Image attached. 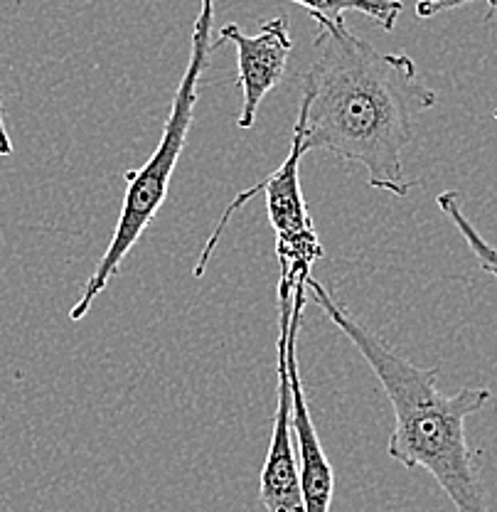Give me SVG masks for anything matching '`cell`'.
<instances>
[{
    "instance_id": "obj_3",
    "label": "cell",
    "mask_w": 497,
    "mask_h": 512,
    "mask_svg": "<svg viewBox=\"0 0 497 512\" xmlns=\"http://www.w3.org/2000/svg\"><path fill=\"white\" fill-rule=\"evenodd\" d=\"M212 20H215V0H200V13L195 18V28H192V50L190 62H187L180 87L175 92L173 106H170L168 121L163 126V136L148 158V163L138 170H126V192L124 205H121L119 222H116L114 237H111L109 247L104 256L99 259L92 276L87 279L79 301L69 308V320H82L92 308L96 296H101L109 281L119 274L121 264L131 249L136 247L138 239L148 229V224L156 220V215L163 207L165 197H168L170 178H173L178 160L183 156V148L187 143V133H190L192 119H195L197 106V89H200V79L205 69L210 67L212 57Z\"/></svg>"
},
{
    "instance_id": "obj_9",
    "label": "cell",
    "mask_w": 497,
    "mask_h": 512,
    "mask_svg": "<svg viewBox=\"0 0 497 512\" xmlns=\"http://www.w3.org/2000/svg\"><path fill=\"white\" fill-rule=\"evenodd\" d=\"M436 205L448 220L456 224V229L461 232V237L466 239L470 252H473L475 259H478L480 269H483L485 274L493 276V279H497V249L493 244L485 242V237H480L478 229H475L473 222L468 220L461 205V195H458L456 190H446L436 197Z\"/></svg>"
},
{
    "instance_id": "obj_8",
    "label": "cell",
    "mask_w": 497,
    "mask_h": 512,
    "mask_svg": "<svg viewBox=\"0 0 497 512\" xmlns=\"http://www.w3.org/2000/svg\"><path fill=\"white\" fill-rule=\"evenodd\" d=\"M311 13V18L318 25H333V28H342L345 13H362L374 20L384 32H392L397 28V20L402 15L404 5L402 0H288Z\"/></svg>"
},
{
    "instance_id": "obj_10",
    "label": "cell",
    "mask_w": 497,
    "mask_h": 512,
    "mask_svg": "<svg viewBox=\"0 0 497 512\" xmlns=\"http://www.w3.org/2000/svg\"><path fill=\"white\" fill-rule=\"evenodd\" d=\"M468 3H488V20L497 13V0H419V3H416V15H419L421 20H431L436 18V15L448 13V10H456Z\"/></svg>"
},
{
    "instance_id": "obj_6",
    "label": "cell",
    "mask_w": 497,
    "mask_h": 512,
    "mask_svg": "<svg viewBox=\"0 0 497 512\" xmlns=\"http://www.w3.org/2000/svg\"><path fill=\"white\" fill-rule=\"evenodd\" d=\"M224 42L237 47L239 87H242V111L237 126L251 128L261 101L283 82L288 55L293 50L291 32L283 18L266 20L256 35H247L237 23H227L219 28L217 45Z\"/></svg>"
},
{
    "instance_id": "obj_12",
    "label": "cell",
    "mask_w": 497,
    "mask_h": 512,
    "mask_svg": "<svg viewBox=\"0 0 497 512\" xmlns=\"http://www.w3.org/2000/svg\"><path fill=\"white\" fill-rule=\"evenodd\" d=\"M493 119H495V121H497V109H495V111H493Z\"/></svg>"
},
{
    "instance_id": "obj_11",
    "label": "cell",
    "mask_w": 497,
    "mask_h": 512,
    "mask_svg": "<svg viewBox=\"0 0 497 512\" xmlns=\"http://www.w3.org/2000/svg\"><path fill=\"white\" fill-rule=\"evenodd\" d=\"M13 141L8 136V128H5L3 121V96H0V158H10L13 156Z\"/></svg>"
},
{
    "instance_id": "obj_5",
    "label": "cell",
    "mask_w": 497,
    "mask_h": 512,
    "mask_svg": "<svg viewBox=\"0 0 497 512\" xmlns=\"http://www.w3.org/2000/svg\"><path fill=\"white\" fill-rule=\"evenodd\" d=\"M293 311V286L279 281V399H276L271 446L261 468L259 498L269 512H303L301 466H298L293 392L288 375V325Z\"/></svg>"
},
{
    "instance_id": "obj_1",
    "label": "cell",
    "mask_w": 497,
    "mask_h": 512,
    "mask_svg": "<svg viewBox=\"0 0 497 512\" xmlns=\"http://www.w3.org/2000/svg\"><path fill=\"white\" fill-rule=\"evenodd\" d=\"M436 106L409 55H384L347 25H318L298 111L303 156L328 151L367 170L374 190L406 197L419 180L404 173L414 119Z\"/></svg>"
},
{
    "instance_id": "obj_7",
    "label": "cell",
    "mask_w": 497,
    "mask_h": 512,
    "mask_svg": "<svg viewBox=\"0 0 497 512\" xmlns=\"http://www.w3.org/2000/svg\"><path fill=\"white\" fill-rule=\"evenodd\" d=\"M306 286L293 288V311L291 325H288V375H291L293 392V426H296V444H298V466H301V493H303V512H330L335 495V473L325 456L323 444L315 431L311 407L306 402L301 382V370H298V352L296 340L301 330L303 311H306Z\"/></svg>"
},
{
    "instance_id": "obj_2",
    "label": "cell",
    "mask_w": 497,
    "mask_h": 512,
    "mask_svg": "<svg viewBox=\"0 0 497 512\" xmlns=\"http://www.w3.org/2000/svg\"><path fill=\"white\" fill-rule=\"evenodd\" d=\"M313 301L372 367L394 409V431L387 453L404 468H424L453 503L456 512H488L475 453L466 439V419L490 402L488 387H463L448 394L438 387L436 367H419L382 338L362 328L313 276Z\"/></svg>"
},
{
    "instance_id": "obj_4",
    "label": "cell",
    "mask_w": 497,
    "mask_h": 512,
    "mask_svg": "<svg viewBox=\"0 0 497 512\" xmlns=\"http://www.w3.org/2000/svg\"><path fill=\"white\" fill-rule=\"evenodd\" d=\"M301 138V126L296 124L293 126L291 151H288L286 160H283L269 178L256 183L254 188L242 190L232 202H229L222 220L217 222L210 239H207L205 247H202L195 269H192V276H195V279H202V274H205L207 264H210V256L215 254L219 239H222V232L229 224V220L247 205L256 192H264L271 227H274L276 232V256H279L281 264V279L288 281V286L293 288L308 284V279L313 276V266L323 259L325 252L318 234H315L311 215H308L306 197H303L301 190V178H298V165H301L303 158Z\"/></svg>"
}]
</instances>
